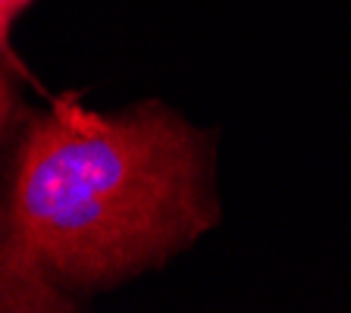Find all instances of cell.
I'll use <instances>...</instances> for the list:
<instances>
[{
    "instance_id": "7a4b0ae2",
    "label": "cell",
    "mask_w": 351,
    "mask_h": 313,
    "mask_svg": "<svg viewBox=\"0 0 351 313\" xmlns=\"http://www.w3.org/2000/svg\"><path fill=\"white\" fill-rule=\"evenodd\" d=\"M75 298L63 295L29 263L13 257L0 238V313H66Z\"/></svg>"
},
{
    "instance_id": "6da1fadb",
    "label": "cell",
    "mask_w": 351,
    "mask_h": 313,
    "mask_svg": "<svg viewBox=\"0 0 351 313\" xmlns=\"http://www.w3.org/2000/svg\"><path fill=\"white\" fill-rule=\"evenodd\" d=\"M217 138L163 101L32 116L13 157L0 238L63 295L157 270L219 223Z\"/></svg>"
},
{
    "instance_id": "3957f363",
    "label": "cell",
    "mask_w": 351,
    "mask_h": 313,
    "mask_svg": "<svg viewBox=\"0 0 351 313\" xmlns=\"http://www.w3.org/2000/svg\"><path fill=\"white\" fill-rule=\"evenodd\" d=\"M13 119H16V91H13V82L7 79V73L0 69V141L7 138Z\"/></svg>"
},
{
    "instance_id": "277c9868",
    "label": "cell",
    "mask_w": 351,
    "mask_h": 313,
    "mask_svg": "<svg viewBox=\"0 0 351 313\" xmlns=\"http://www.w3.org/2000/svg\"><path fill=\"white\" fill-rule=\"evenodd\" d=\"M32 0H0V53L7 51V38H10V29H13V22L25 13Z\"/></svg>"
}]
</instances>
